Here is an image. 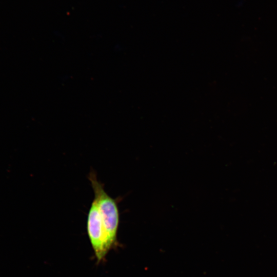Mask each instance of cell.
<instances>
[{"instance_id":"cell-1","label":"cell","mask_w":277,"mask_h":277,"mask_svg":"<svg viewBox=\"0 0 277 277\" xmlns=\"http://www.w3.org/2000/svg\"><path fill=\"white\" fill-rule=\"evenodd\" d=\"M94 193L95 201L103 222L106 245L108 251L116 241L120 221V214L117 200L111 197L106 192L103 185L100 182L94 171L88 176Z\"/></svg>"},{"instance_id":"cell-2","label":"cell","mask_w":277,"mask_h":277,"mask_svg":"<svg viewBox=\"0 0 277 277\" xmlns=\"http://www.w3.org/2000/svg\"><path fill=\"white\" fill-rule=\"evenodd\" d=\"M87 229L88 236L98 262L104 259L108 251L106 245V238L101 214L94 200L92 202L88 213Z\"/></svg>"}]
</instances>
